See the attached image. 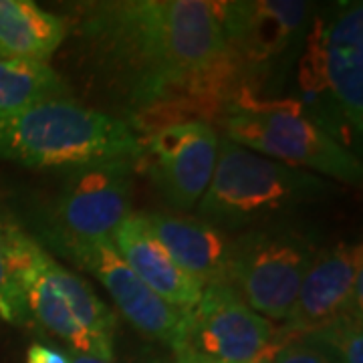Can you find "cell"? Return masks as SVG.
<instances>
[{
  "label": "cell",
  "mask_w": 363,
  "mask_h": 363,
  "mask_svg": "<svg viewBox=\"0 0 363 363\" xmlns=\"http://www.w3.org/2000/svg\"><path fill=\"white\" fill-rule=\"evenodd\" d=\"M262 363H339V359L311 335H285L279 329V343Z\"/></svg>",
  "instance_id": "19"
},
{
  "label": "cell",
  "mask_w": 363,
  "mask_h": 363,
  "mask_svg": "<svg viewBox=\"0 0 363 363\" xmlns=\"http://www.w3.org/2000/svg\"><path fill=\"white\" fill-rule=\"evenodd\" d=\"M26 363H69L65 351L47 343H33L26 351Z\"/></svg>",
  "instance_id": "21"
},
{
  "label": "cell",
  "mask_w": 363,
  "mask_h": 363,
  "mask_svg": "<svg viewBox=\"0 0 363 363\" xmlns=\"http://www.w3.org/2000/svg\"><path fill=\"white\" fill-rule=\"evenodd\" d=\"M363 315L347 313L341 315L335 321L323 325L309 333L301 335H311L317 341H321L333 355L337 357L339 363H363ZM283 333V331H281Z\"/></svg>",
  "instance_id": "18"
},
{
  "label": "cell",
  "mask_w": 363,
  "mask_h": 363,
  "mask_svg": "<svg viewBox=\"0 0 363 363\" xmlns=\"http://www.w3.org/2000/svg\"><path fill=\"white\" fill-rule=\"evenodd\" d=\"M30 236L52 257H65L95 277L113 298L121 315L145 337L168 345L176 353L188 347L192 313L172 307L143 285L128 262L121 259L113 240H77L52 233Z\"/></svg>",
  "instance_id": "7"
},
{
  "label": "cell",
  "mask_w": 363,
  "mask_h": 363,
  "mask_svg": "<svg viewBox=\"0 0 363 363\" xmlns=\"http://www.w3.org/2000/svg\"><path fill=\"white\" fill-rule=\"evenodd\" d=\"M174 363H222L216 362V359H212V357H206V355H202V353H196L192 350H184L180 353H176V359Z\"/></svg>",
  "instance_id": "22"
},
{
  "label": "cell",
  "mask_w": 363,
  "mask_h": 363,
  "mask_svg": "<svg viewBox=\"0 0 363 363\" xmlns=\"http://www.w3.org/2000/svg\"><path fill=\"white\" fill-rule=\"evenodd\" d=\"M67 357H69V363H109L99 359V357H93V355H87V353H79V351L65 350Z\"/></svg>",
  "instance_id": "23"
},
{
  "label": "cell",
  "mask_w": 363,
  "mask_h": 363,
  "mask_svg": "<svg viewBox=\"0 0 363 363\" xmlns=\"http://www.w3.org/2000/svg\"><path fill=\"white\" fill-rule=\"evenodd\" d=\"M224 138L259 156L341 184H359V154L305 117L293 101H238L224 116Z\"/></svg>",
  "instance_id": "5"
},
{
  "label": "cell",
  "mask_w": 363,
  "mask_h": 363,
  "mask_svg": "<svg viewBox=\"0 0 363 363\" xmlns=\"http://www.w3.org/2000/svg\"><path fill=\"white\" fill-rule=\"evenodd\" d=\"M140 157V135L125 119L73 97L0 116V160L26 168L67 169Z\"/></svg>",
  "instance_id": "2"
},
{
  "label": "cell",
  "mask_w": 363,
  "mask_h": 363,
  "mask_svg": "<svg viewBox=\"0 0 363 363\" xmlns=\"http://www.w3.org/2000/svg\"><path fill=\"white\" fill-rule=\"evenodd\" d=\"M329 87L351 135H363V4L335 2L313 14L301 52Z\"/></svg>",
  "instance_id": "9"
},
{
  "label": "cell",
  "mask_w": 363,
  "mask_h": 363,
  "mask_svg": "<svg viewBox=\"0 0 363 363\" xmlns=\"http://www.w3.org/2000/svg\"><path fill=\"white\" fill-rule=\"evenodd\" d=\"M142 363H168V362H166L164 357H162V359H160V357H147V359H143Z\"/></svg>",
  "instance_id": "24"
},
{
  "label": "cell",
  "mask_w": 363,
  "mask_h": 363,
  "mask_svg": "<svg viewBox=\"0 0 363 363\" xmlns=\"http://www.w3.org/2000/svg\"><path fill=\"white\" fill-rule=\"evenodd\" d=\"M228 55L242 85L240 101H257L260 89L277 87L297 65L311 28L313 4L303 0L214 2ZM238 104V101H236Z\"/></svg>",
  "instance_id": "4"
},
{
  "label": "cell",
  "mask_w": 363,
  "mask_h": 363,
  "mask_svg": "<svg viewBox=\"0 0 363 363\" xmlns=\"http://www.w3.org/2000/svg\"><path fill=\"white\" fill-rule=\"evenodd\" d=\"M77 59L87 77L147 133L188 107L242 99L216 4L208 0H97L75 9ZM164 123V125H166Z\"/></svg>",
  "instance_id": "1"
},
{
  "label": "cell",
  "mask_w": 363,
  "mask_h": 363,
  "mask_svg": "<svg viewBox=\"0 0 363 363\" xmlns=\"http://www.w3.org/2000/svg\"><path fill=\"white\" fill-rule=\"evenodd\" d=\"M362 259L359 242L319 248L281 331L285 335H301L347 313L363 315Z\"/></svg>",
  "instance_id": "13"
},
{
  "label": "cell",
  "mask_w": 363,
  "mask_h": 363,
  "mask_svg": "<svg viewBox=\"0 0 363 363\" xmlns=\"http://www.w3.org/2000/svg\"><path fill=\"white\" fill-rule=\"evenodd\" d=\"M113 245L138 279L157 297L180 311H194L204 286L182 271L178 262L169 257L147 222L143 220V214H131L117 228Z\"/></svg>",
  "instance_id": "14"
},
{
  "label": "cell",
  "mask_w": 363,
  "mask_h": 363,
  "mask_svg": "<svg viewBox=\"0 0 363 363\" xmlns=\"http://www.w3.org/2000/svg\"><path fill=\"white\" fill-rule=\"evenodd\" d=\"M135 168L133 160H111L63 169L49 210L35 222V233L113 240L117 228L133 214Z\"/></svg>",
  "instance_id": "8"
},
{
  "label": "cell",
  "mask_w": 363,
  "mask_h": 363,
  "mask_svg": "<svg viewBox=\"0 0 363 363\" xmlns=\"http://www.w3.org/2000/svg\"><path fill=\"white\" fill-rule=\"evenodd\" d=\"M160 245L202 286L226 283L233 236L200 220L168 212H142Z\"/></svg>",
  "instance_id": "15"
},
{
  "label": "cell",
  "mask_w": 363,
  "mask_h": 363,
  "mask_svg": "<svg viewBox=\"0 0 363 363\" xmlns=\"http://www.w3.org/2000/svg\"><path fill=\"white\" fill-rule=\"evenodd\" d=\"M73 91L49 63L0 57V116L16 113L55 99H71Z\"/></svg>",
  "instance_id": "17"
},
{
  "label": "cell",
  "mask_w": 363,
  "mask_h": 363,
  "mask_svg": "<svg viewBox=\"0 0 363 363\" xmlns=\"http://www.w3.org/2000/svg\"><path fill=\"white\" fill-rule=\"evenodd\" d=\"M319 248L309 230L289 222L238 233L233 236L226 283L255 313L285 321Z\"/></svg>",
  "instance_id": "6"
},
{
  "label": "cell",
  "mask_w": 363,
  "mask_h": 363,
  "mask_svg": "<svg viewBox=\"0 0 363 363\" xmlns=\"http://www.w3.org/2000/svg\"><path fill=\"white\" fill-rule=\"evenodd\" d=\"M69 35V21L30 0H0V57L47 63Z\"/></svg>",
  "instance_id": "16"
},
{
  "label": "cell",
  "mask_w": 363,
  "mask_h": 363,
  "mask_svg": "<svg viewBox=\"0 0 363 363\" xmlns=\"http://www.w3.org/2000/svg\"><path fill=\"white\" fill-rule=\"evenodd\" d=\"M138 166L147 169L169 206L192 210L206 192L218 157V131L204 119H178L142 140Z\"/></svg>",
  "instance_id": "10"
},
{
  "label": "cell",
  "mask_w": 363,
  "mask_h": 363,
  "mask_svg": "<svg viewBox=\"0 0 363 363\" xmlns=\"http://www.w3.org/2000/svg\"><path fill=\"white\" fill-rule=\"evenodd\" d=\"M335 194L331 180L222 138L212 180L196 208L200 220L230 234L272 224Z\"/></svg>",
  "instance_id": "3"
},
{
  "label": "cell",
  "mask_w": 363,
  "mask_h": 363,
  "mask_svg": "<svg viewBox=\"0 0 363 363\" xmlns=\"http://www.w3.org/2000/svg\"><path fill=\"white\" fill-rule=\"evenodd\" d=\"M0 321L9 325L30 323L25 301H23L18 289L14 285L11 271H9V264H6V259H4L2 234H0Z\"/></svg>",
  "instance_id": "20"
},
{
  "label": "cell",
  "mask_w": 363,
  "mask_h": 363,
  "mask_svg": "<svg viewBox=\"0 0 363 363\" xmlns=\"http://www.w3.org/2000/svg\"><path fill=\"white\" fill-rule=\"evenodd\" d=\"M279 343V329L255 313L228 283L204 286L192 311L188 347L222 363H262Z\"/></svg>",
  "instance_id": "11"
},
{
  "label": "cell",
  "mask_w": 363,
  "mask_h": 363,
  "mask_svg": "<svg viewBox=\"0 0 363 363\" xmlns=\"http://www.w3.org/2000/svg\"><path fill=\"white\" fill-rule=\"evenodd\" d=\"M0 234L4 259L14 285L25 301L28 317L37 321L45 331L63 339L69 345L67 350L87 353L104 362H113V357L75 321L59 291L49 283L43 271L45 248L13 218H4L0 222Z\"/></svg>",
  "instance_id": "12"
}]
</instances>
